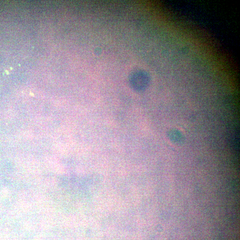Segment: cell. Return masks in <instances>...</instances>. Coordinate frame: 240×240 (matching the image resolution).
I'll use <instances>...</instances> for the list:
<instances>
[{
  "label": "cell",
  "mask_w": 240,
  "mask_h": 240,
  "mask_svg": "<svg viewBox=\"0 0 240 240\" xmlns=\"http://www.w3.org/2000/svg\"><path fill=\"white\" fill-rule=\"evenodd\" d=\"M167 135L170 141L177 145H182L185 142V137L182 132L177 129H171L168 132Z\"/></svg>",
  "instance_id": "6da1fadb"
}]
</instances>
